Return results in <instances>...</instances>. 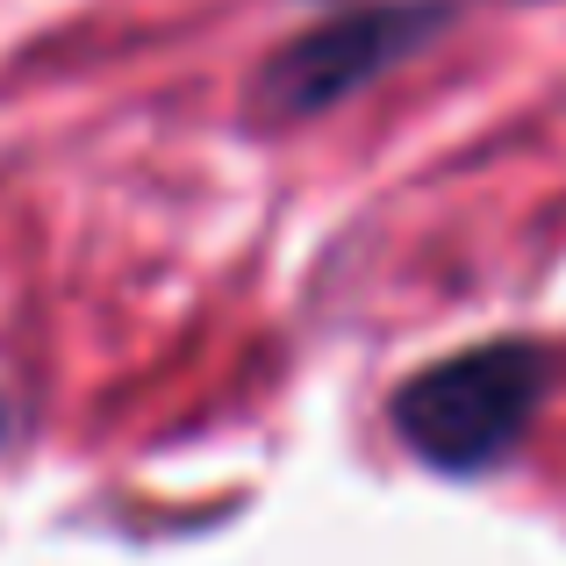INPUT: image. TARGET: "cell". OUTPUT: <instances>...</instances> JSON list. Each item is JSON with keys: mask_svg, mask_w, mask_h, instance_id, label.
Wrapping results in <instances>:
<instances>
[{"mask_svg": "<svg viewBox=\"0 0 566 566\" xmlns=\"http://www.w3.org/2000/svg\"><path fill=\"white\" fill-rule=\"evenodd\" d=\"M545 387H553L545 345H531V337H488V345H467L452 359L423 366L416 380H401L395 430L423 467L488 473L502 452H516L531 416L545 409Z\"/></svg>", "mask_w": 566, "mask_h": 566, "instance_id": "obj_1", "label": "cell"}, {"mask_svg": "<svg viewBox=\"0 0 566 566\" xmlns=\"http://www.w3.org/2000/svg\"><path fill=\"white\" fill-rule=\"evenodd\" d=\"M452 0H359V8L323 14L316 29L287 36L251 80V115L259 123H316L337 101L366 94L395 65H409L423 43L444 36Z\"/></svg>", "mask_w": 566, "mask_h": 566, "instance_id": "obj_2", "label": "cell"}]
</instances>
